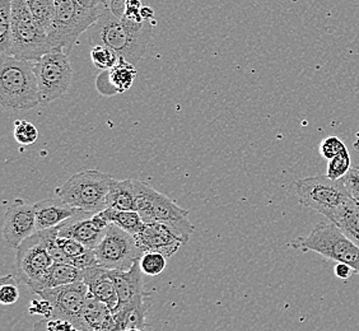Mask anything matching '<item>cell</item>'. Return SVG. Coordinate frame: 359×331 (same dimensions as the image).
Returning a JSON list of instances; mask_svg holds the SVG:
<instances>
[{
    "label": "cell",
    "instance_id": "6da1fadb",
    "mask_svg": "<svg viewBox=\"0 0 359 331\" xmlns=\"http://www.w3.org/2000/svg\"><path fill=\"white\" fill-rule=\"evenodd\" d=\"M153 34L152 21H125L107 8L100 20L87 31L90 46L104 45L120 58L137 65L144 56Z\"/></svg>",
    "mask_w": 359,
    "mask_h": 331
},
{
    "label": "cell",
    "instance_id": "7a4b0ae2",
    "mask_svg": "<svg viewBox=\"0 0 359 331\" xmlns=\"http://www.w3.org/2000/svg\"><path fill=\"white\" fill-rule=\"evenodd\" d=\"M107 8L100 0H56L55 13L48 29L51 48L69 55L79 36L87 32Z\"/></svg>",
    "mask_w": 359,
    "mask_h": 331
},
{
    "label": "cell",
    "instance_id": "3957f363",
    "mask_svg": "<svg viewBox=\"0 0 359 331\" xmlns=\"http://www.w3.org/2000/svg\"><path fill=\"white\" fill-rule=\"evenodd\" d=\"M35 62L11 55L0 62V104L8 112H26L40 104Z\"/></svg>",
    "mask_w": 359,
    "mask_h": 331
},
{
    "label": "cell",
    "instance_id": "277c9868",
    "mask_svg": "<svg viewBox=\"0 0 359 331\" xmlns=\"http://www.w3.org/2000/svg\"><path fill=\"white\" fill-rule=\"evenodd\" d=\"M115 177L98 170L76 173L55 190L56 196L78 210L100 213L107 208V196Z\"/></svg>",
    "mask_w": 359,
    "mask_h": 331
},
{
    "label": "cell",
    "instance_id": "5b68a950",
    "mask_svg": "<svg viewBox=\"0 0 359 331\" xmlns=\"http://www.w3.org/2000/svg\"><path fill=\"white\" fill-rule=\"evenodd\" d=\"M51 50L48 31L32 15L26 0H13L12 46L8 55L37 62Z\"/></svg>",
    "mask_w": 359,
    "mask_h": 331
},
{
    "label": "cell",
    "instance_id": "8992f818",
    "mask_svg": "<svg viewBox=\"0 0 359 331\" xmlns=\"http://www.w3.org/2000/svg\"><path fill=\"white\" fill-rule=\"evenodd\" d=\"M134 184L138 198L137 212L143 222L162 223L171 228L187 243L194 232V226L189 221V210L179 207L168 196L158 193L145 182L134 180Z\"/></svg>",
    "mask_w": 359,
    "mask_h": 331
},
{
    "label": "cell",
    "instance_id": "52a82bcc",
    "mask_svg": "<svg viewBox=\"0 0 359 331\" xmlns=\"http://www.w3.org/2000/svg\"><path fill=\"white\" fill-rule=\"evenodd\" d=\"M294 187L299 204L323 214L330 223L353 201L343 179L332 180L318 175L297 180Z\"/></svg>",
    "mask_w": 359,
    "mask_h": 331
},
{
    "label": "cell",
    "instance_id": "ba28073f",
    "mask_svg": "<svg viewBox=\"0 0 359 331\" xmlns=\"http://www.w3.org/2000/svg\"><path fill=\"white\" fill-rule=\"evenodd\" d=\"M290 246L302 251H313L334 262L346 264L359 274V246L332 223H318L306 238H298Z\"/></svg>",
    "mask_w": 359,
    "mask_h": 331
},
{
    "label": "cell",
    "instance_id": "9c48e42d",
    "mask_svg": "<svg viewBox=\"0 0 359 331\" xmlns=\"http://www.w3.org/2000/svg\"><path fill=\"white\" fill-rule=\"evenodd\" d=\"M35 73L41 104H48L62 98L69 90L73 68L69 55L62 51L51 50L42 56L41 60L35 62Z\"/></svg>",
    "mask_w": 359,
    "mask_h": 331
},
{
    "label": "cell",
    "instance_id": "30bf717a",
    "mask_svg": "<svg viewBox=\"0 0 359 331\" xmlns=\"http://www.w3.org/2000/svg\"><path fill=\"white\" fill-rule=\"evenodd\" d=\"M98 265L109 270H129L144 255L135 236L110 224L102 241L95 250Z\"/></svg>",
    "mask_w": 359,
    "mask_h": 331
},
{
    "label": "cell",
    "instance_id": "8fae6325",
    "mask_svg": "<svg viewBox=\"0 0 359 331\" xmlns=\"http://www.w3.org/2000/svg\"><path fill=\"white\" fill-rule=\"evenodd\" d=\"M15 259L18 281L20 283L26 284L28 288L34 285L54 264L39 232L22 242L20 248H17Z\"/></svg>",
    "mask_w": 359,
    "mask_h": 331
},
{
    "label": "cell",
    "instance_id": "7c38bea8",
    "mask_svg": "<svg viewBox=\"0 0 359 331\" xmlns=\"http://www.w3.org/2000/svg\"><path fill=\"white\" fill-rule=\"evenodd\" d=\"M37 296L46 299L53 306V318H67L74 324L90 298V290L84 282H78L43 290Z\"/></svg>",
    "mask_w": 359,
    "mask_h": 331
},
{
    "label": "cell",
    "instance_id": "4fadbf2b",
    "mask_svg": "<svg viewBox=\"0 0 359 331\" xmlns=\"http://www.w3.org/2000/svg\"><path fill=\"white\" fill-rule=\"evenodd\" d=\"M109 226L110 223L104 219L100 213L76 210V213L60 224L57 229L59 237L73 238L83 243L86 248L95 250L102 241Z\"/></svg>",
    "mask_w": 359,
    "mask_h": 331
},
{
    "label": "cell",
    "instance_id": "5bb4252c",
    "mask_svg": "<svg viewBox=\"0 0 359 331\" xmlns=\"http://www.w3.org/2000/svg\"><path fill=\"white\" fill-rule=\"evenodd\" d=\"M112 282L118 292V307L112 313L125 309L138 307L151 304L152 293L145 292L143 283V271L139 262H135L129 270H110Z\"/></svg>",
    "mask_w": 359,
    "mask_h": 331
},
{
    "label": "cell",
    "instance_id": "9a60e30c",
    "mask_svg": "<svg viewBox=\"0 0 359 331\" xmlns=\"http://www.w3.org/2000/svg\"><path fill=\"white\" fill-rule=\"evenodd\" d=\"M36 232L35 204H28L21 199H15L8 207L4 217L3 236L8 245L17 250L22 242L35 235Z\"/></svg>",
    "mask_w": 359,
    "mask_h": 331
},
{
    "label": "cell",
    "instance_id": "2e32d148",
    "mask_svg": "<svg viewBox=\"0 0 359 331\" xmlns=\"http://www.w3.org/2000/svg\"><path fill=\"white\" fill-rule=\"evenodd\" d=\"M135 238L144 252H159L166 257L175 255L180 248L187 245L176 232L162 223H145Z\"/></svg>",
    "mask_w": 359,
    "mask_h": 331
},
{
    "label": "cell",
    "instance_id": "e0dca14e",
    "mask_svg": "<svg viewBox=\"0 0 359 331\" xmlns=\"http://www.w3.org/2000/svg\"><path fill=\"white\" fill-rule=\"evenodd\" d=\"M138 72L135 65L120 58L118 64L109 70H102L96 78V88L100 95L106 97L123 95L130 90Z\"/></svg>",
    "mask_w": 359,
    "mask_h": 331
},
{
    "label": "cell",
    "instance_id": "ac0fdd59",
    "mask_svg": "<svg viewBox=\"0 0 359 331\" xmlns=\"http://www.w3.org/2000/svg\"><path fill=\"white\" fill-rule=\"evenodd\" d=\"M83 282L88 287L90 297L107 306L111 312L118 307V292L112 282L110 270L98 264L88 269H84Z\"/></svg>",
    "mask_w": 359,
    "mask_h": 331
},
{
    "label": "cell",
    "instance_id": "d6986e66",
    "mask_svg": "<svg viewBox=\"0 0 359 331\" xmlns=\"http://www.w3.org/2000/svg\"><path fill=\"white\" fill-rule=\"evenodd\" d=\"M74 325L81 331H118L110 309L92 298L90 295Z\"/></svg>",
    "mask_w": 359,
    "mask_h": 331
},
{
    "label": "cell",
    "instance_id": "ffe728a7",
    "mask_svg": "<svg viewBox=\"0 0 359 331\" xmlns=\"http://www.w3.org/2000/svg\"><path fill=\"white\" fill-rule=\"evenodd\" d=\"M78 282H83V271L82 270L78 269L70 264L54 262L48 268V271L28 290L31 293L37 296L40 292H43V290H54L57 287L78 283Z\"/></svg>",
    "mask_w": 359,
    "mask_h": 331
},
{
    "label": "cell",
    "instance_id": "44dd1931",
    "mask_svg": "<svg viewBox=\"0 0 359 331\" xmlns=\"http://www.w3.org/2000/svg\"><path fill=\"white\" fill-rule=\"evenodd\" d=\"M36 228L45 231L50 228L59 227L64 222L76 213L78 209L68 205L62 199H45L35 204Z\"/></svg>",
    "mask_w": 359,
    "mask_h": 331
},
{
    "label": "cell",
    "instance_id": "7402d4cb",
    "mask_svg": "<svg viewBox=\"0 0 359 331\" xmlns=\"http://www.w3.org/2000/svg\"><path fill=\"white\" fill-rule=\"evenodd\" d=\"M107 208L116 210H138V198L134 180H114L107 196Z\"/></svg>",
    "mask_w": 359,
    "mask_h": 331
},
{
    "label": "cell",
    "instance_id": "603a6c76",
    "mask_svg": "<svg viewBox=\"0 0 359 331\" xmlns=\"http://www.w3.org/2000/svg\"><path fill=\"white\" fill-rule=\"evenodd\" d=\"M101 217L109 222L110 224H115L118 228L124 229L125 232L133 236L138 235L144 227V222L138 212H128V210H116L112 208H106L100 212Z\"/></svg>",
    "mask_w": 359,
    "mask_h": 331
},
{
    "label": "cell",
    "instance_id": "cb8c5ba5",
    "mask_svg": "<svg viewBox=\"0 0 359 331\" xmlns=\"http://www.w3.org/2000/svg\"><path fill=\"white\" fill-rule=\"evenodd\" d=\"M344 235L359 246V203L352 201L332 222Z\"/></svg>",
    "mask_w": 359,
    "mask_h": 331
},
{
    "label": "cell",
    "instance_id": "d4e9b609",
    "mask_svg": "<svg viewBox=\"0 0 359 331\" xmlns=\"http://www.w3.org/2000/svg\"><path fill=\"white\" fill-rule=\"evenodd\" d=\"M149 306H151V304H143V306L125 309V310L118 311V312L112 313L114 318H115L116 330L125 331L128 329H143V330H147L145 316H147Z\"/></svg>",
    "mask_w": 359,
    "mask_h": 331
},
{
    "label": "cell",
    "instance_id": "484cf974",
    "mask_svg": "<svg viewBox=\"0 0 359 331\" xmlns=\"http://www.w3.org/2000/svg\"><path fill=\"white\" fill-rule=\"evenodd\" d=\"M13 0H0V54L8 55L12 46Z\"/></svg>",
    "mask_w": 359,
    "mask_h": 331
},
{
    "label": "cell",
    "instance_id": "4316f807",
    "mask_svg": "<svg viewBox=\"0 0 359 331\" xmlns=\"http://www.w3.org/2000/svg\"><path fill=\"white\" fill-rule=\"evenodd\" d=\"M32 15L48 31L55 13L56 0H26Z\"/></svg>",
    "mask_w": 359,
    "mask_h": 331
},
{
    "label": "cell",
    "instance_id": "83f0119b",
    "mask_svg": "<svg viewBox=\"0 0 359 331\" xmlns=\"http://www.w3.org/2000/svg\"><path fill=\"white\" fill-rule=\"evenodd\" d=\"M90 59L93 65L102 72L114 68L120 60V56L112 48L104 45H97L90 50Z\"/></svg>",
    "mask_w": 359,
    "mask_h": 331
},
{
    "label": "cell",
    "instance_id": "f1b7e54d",
    "mask_svg": "<svg viewBox=\"0 0 359 331\" xmlns=\"http://www.w3.org/2000/svg\"><path fill=\"white\" fill-rule=\"evenodd\" d=\"M140 269L143 274L149 276H159L166 269L167 257L159 252H144V255L140 257L139 260Z\"/></svg>",
    "mask_w": 359,
    "mask_h": 331
},
{
    "label": "cell",
    "instance_id": "f546056e",
    "mask_svg": "<svg viewBox=\"0 0 359 331\" xmlns=\"http://www.w3.org/2000/svg\"><path fill=\"white\" fill-rule=\"evenodd\" d=\"M352 170L351 167V154L348 149L338 154L337 157L327 161V173L326 176L332 180L344 179L346 173Z\"/></svg>",
    "mask_w": 359,
    "mask_h": 331
},
{
    "label": "cell",
    "instance_id": "4dcf8cb0",
    "mask_svg": "<svg viewBox=\"0 0 359 331\" xmlns=\"http://www.w3.org/2000/svg\"><path fill=\"white\" fill-rule=\"evenodd\" d=\"M14 139L22 147L34 144L39 138L37 128L27 120H17L14 123Z\"/></svg>",
    "mask_w": 359,
    "mask_h": 331
},
{
    "label": "cell",
    "instance_id": "1f68e13d",
    "mask_svg": "<svg viewBox=\"0 0 359 331\" xmlns=\"http://www.w3.org/2000/svg\"><path fill=\"white\" fill-rule=\"evenodd\" d=\"M20 281L13 276H3L0 283V302L3 304H14L20 299Z\"/></svg>",
    "mask_w": 359,
    "mask_h": 331
},
{
    "label": "cell",
    "instance_id": "d6a6232c",
    "mask_svg": "<svg viewBox=\"0 0 359 331\" xmlns=\"http://www.w3.org/2000/svg\"><path fill=\"white\" fill-rule=\"evenodd\" d=\"M57 245L59 248H62V252L70 260V264L73 265V262H76V259L82 257L86 255L90 248H86L83 243L73 240V238H64V237H57Z\"/></svg>",
    "mask_w": 359,
    "mask_h": 331
},
{
    "label": "cell",
    "instance_id": "836d02e7",
    "mask_svg": "<svg viewBox=\"0 0 359 331\" xmlns=\"http://www.w3.org/2000/svg\"><path fill=\"white\" fill-rule=\"evenodd\" d=\"M346 149V144L343 143L341 139L338 137H327L325 138L321 144H320V153L325 159L330 161V159L337 157L338 154Z\"/></svg>",
    "mask_w": 359,
    "mask_h": 331
},
{
    "label": "cell",
    "instance_id": "e575fe53",
    "mask_svg": "<svg viewBox=\"0 0 359 331\" xmlns=\"http://www.w3.org/2000/svg\"><path fill=\"white\" fill-rule=\"evenodd\" d=\"M143 3L140 0H126L125 1L124 13L120 17L125 21L135 22V23H143L145 22L143 17Z\"/></svg>",
    "mask_w": 359,
    "mask_h": 331
},
{
    "label": "cell",
    "instance_id": "d590c367",
    "mask_svg": "<svg viewBox=\"0 0 359 331\" xmlns=\"http://www.w3.org/2000/svg\"><path fill=\"white\" fill-rule=\"evenodd\" d=\"M346 184V190L352 196L354 201L359 203V168L353 167L349 173H346V177L343 179Z\"/></svg>",
    "mask_w": 359,
    "mask_h": 331
},
{
    "label": "cell",
    "instance_id": "8d00e7d4",
    "mask_svg": "<svg viewBox=\"0 0 359 331\" xmlns=\"http://www.w3.org/2000/svg\"><path fill=\"white\" fill-rule=\"evenodd\" d=\"M28 311H29L31 315H41L43 320H48V318H53V315H54L53 306L41 297H40V299L32 301V304H29Z\"/></svg>",
    "mask_w": 359,
    "mask_h": 331
},
{
    "label": "cell",
    "instance_id": "74e56055",
    "mask_svg": "<svg viewBox=\"0 0 359 331\" xmlns=\"http://www.w3.org/2000/svg\"><path fill=\"white\" fill-rule=\"evenodd\" d=\"M48 331H81L76 329V325L73 324L67 318H51L48 320Z\"/></svg>",
    "mask_w": 359,
    "mask_h": 331
},
{
    "label": "cell",
    "instance_id": "f35d334b",
    "mask_svg": "<svg viewBox=\"0 0 359 331\" xmlns=\"http://www.w3.org/2000/svg\"><path fill=\"white\" fill-rule=\"evenodd\" d=\"M334 273H335V276H337V278H339V279L346 281V279H349V278L352 276L354 270H353L349 265H346V264L338 262V264L335 265V268H334Z\"/></svg>",
    "mask_w": 359,
    "mask_h": 331
},
{
    "label": "cell",
    "instance_id": "ab89813d",
    "mask_svg": "<svg viewBox=\"0 0 359 331\" xmlns=\"http://www.w3.org/2000/svg\"><path fill=\"white\" fill-rule=\"evenodd\" d=\"M32 331H48V320H41L35 323Z\"/></svg>",
    "mask_w": 359,
    "mask_h": 331
},
{
    "label": "cell",
    "instance_id": "60d3db41",
    "mask_svg": "<svg viewBox=\"0 0 359 331\" xmlns=\"http://www.w3.org/2000/svg\"><path fill=\"white\" fill-rule=\"evenodd\" d=\"M100 1H102V3H104V4H106V6H107V7H109V4H110L111 0H100Z\"/></svg>",
    "mask_w": 359,
    "mask_h": 331
},
{
    "label": "cell",
    "instance_id": "b9f144b4",
    "mask_svg": "<svg viewBox=\"0 0 359 331\" xmlns=\"http://www.w3.org/2000/svg\"><path fill=\"white\" fill-rule=\"evenodd\" d=\"M125 331H147V330H143V329H128V330H125Z\"/></svg>",
    "mask_w": 359,
    "mask_h": 331
}]
</instances>
